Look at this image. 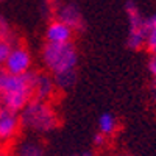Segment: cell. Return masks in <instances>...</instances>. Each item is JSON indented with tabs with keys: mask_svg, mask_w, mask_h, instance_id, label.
Returning a JSON list of instances; mask_svg holds the SVG:
<instances>
[{
	"mask_svg": "<svg viewBox=\"0 0 156 156\" xmlns=\"http://www.w3.org/2000/svg\"><path fill=\"white\" fill-rule=\"evenodd\" d=\"M20 125L31 136H45L56 131L61 125L59 114L51 100L31 98L19 111Z\"/></svg>",
	"mask_w": 156,
	"mask_h": 156,
	"instance_id": "6da1fadb",
	"label": "cell"
},
{
	"mask_svg": "<svg viewBox=\"0 0 156 156\" xmlns=\"http://www.w3.org/2000/svg\"><path fill=\"white\" fill-rule=\"evenodd\" d=\"M33 70L16 75L0 67V105L19 112L33 98Z\"/></svg>",
	"mask_w": 156,
	"mask_h": 156,
	"instance_id": "7a4b0ae2",
	"label": "cell"
},
{
	"mask_svg": "<svg viewBox=\"0 0 156 156\" xmlns=\"http://www.w3.org/2000/svg\"><path fill=\"white\" fill-rule=\"evenodd\" d=\"M41 64L47 73L53 78L78 73L80 53L73 42L66 44H50L45 42L41 48Z\"/></svg>",
	"mask_w": 156,
	"mask_h": 156,
	"instance_id": "3957f363",
	"label": "cell"
},
{
	"mask_svg": "<svg viewBox=\"0 0 156 156\" xmlns=\"http://www.w3.org/2000/svg\"><path fill=\"white\" fill-rule=\"evenodd\" d=\"M125 16L128 19L126 45L131 50H140L145 44V22L147 16L140 11L137 2L128 0L125 3Z\"/></svg>",
	"mask_w": 156,
	"mask_h": 156,
	"instance_id": "277c9868",
	"label": "cell"
},
{
	"mask_svg": "<svg viewBox=\"0 0 156 156\" xmlns=\"http://www.w3.org/2000/svg\"><path fill=\"white\" fill-rule=\"evenodd\" d=\"M50 6L51 12H53V19L61 20L73 31L80 33L86 28V19L83 16V11L73 0H51Z\"/></svg>",
	"mask_w": 156,
	"mask_h": 156,
	"instance_id": "5b68a950",
	"label": "cell"
},
{
	"mask_svg": "<svg viewBox=\"0 0 156 156\" xmlns=\"http://www.w3.org/2000/svg\"><path fill=\"white\" fill-rule=\"evenodd\" d=\"M22 125L17 111L0 105V144L5 148L11 147L20 136Z\"/></svg>",
	"mask_w": 156,
	"mask_h": 156,
	"instance_id": "8992f818",
	"label": "cell"
},
{
	"mask_svg": "<svg viewBox=\"0 0 156 156\" xmlns=\"http://www.w3.org/2000/svg\"><path fill=\"white\" fill-rule=\"evenodd\" d=\"M33 67V55L27 45H23L22 42H16L11 47L9 55L3 64V69L9 73H27Z\"/></svg>",
	"mask_w": 156,
	"mask_h": 156,
	"instance_id": "52a82bcc",
	"label": "cell"
},
{
	"mask_svg": "<svg viewBox=\"0 0 156 156\" xmlns=\"http://www.w3.org/2000/svg\"><path fill=\"white\" fill-rule=\"evenodd\" d=\"M12 156H45V145L39 139V136L28 134L27 137H17V140L11 145Z\"/></svg>",
	"mask_w": 156,
	"mask_h": 156,
	"instance_id": "ba28073f",
	"label": "cell"
},
{
	"mask_svg": "<svg viewBox=\"0 0 156 156\" xmlns=\"http://www.w3.org/2000/svg\"><path fill=\"white\" fill-rule=\"evenodd\" d=\"M58 92L53 76L44 72H34L33 76V98L39 100H51Z\"/></svg>",
	"mask_w": 156,
	"mask_h": 156,
	"instance_id": "9c48e42d",
	"label": "cell"
},
{
	"mask_svg": "<svg viewBox=\"0 0 156 156\" xmlns=\"http://www.w3.org/2000/svg\"><path fill=\"white\" fill-rule=\"evenodd\" d=\"M73 34H75V31L58 19L50 20L45 27V31H44L45 42H50V44L73 42Z\"/></svg>",
	"mask_w": 156,
	"mask_h": 156,
	"instance_id": "30bf717a",
	"label": "cell"
},
{
	"mask_svg": "<svg viewBox=\"0 0 156 156\" xmlns=\"http://www.w3.org/2000/svg\"><path fill=\"white\" fill-rule=\"evenodd\" d=\"M97 131L106 136L108 139H112L117 131H119V119L112 112H101L97 119Z\"/></svg>",
	"mask_w": 156,
	"mask_h": 156,
	"instance_id": "8fae6325",
	"label": "cell"
},
{
	"mask_svg": "<svg viewBox=\"0 0 156 156\" xmlns=\"http://www.w3.org/2000/svg\"><path fill=\"white\" fill-rule=\"evenodd\" d=\"M144 48L150 55L156 53V11L153 14L147 16L145 22V44Z\"/></svg>",
	"mask_w": 156,
	"mask_h": 156,
	"instance_id": "7c38bea8",
	"label": "cell"
},
{
	"mask_svg": "<svg viewBox=\"0 0 156 156\" xmlns=\"http://www.w3.org/2000/svg\"><path fill=\"white\" fill-rule=\"evenodd\" d=\"M0 39H5V41L11 42V44H16L19 42V34L14 30L12 23L5 17V16H0Z\"/></svg>",
	"mask_w": 156,
	"mask_h": 156,
	"instance_id": "4fadbf2b",
	"label": "cell"
},
{
	"mask_svg": "<svg viewBox=\"0 0 156 156\" xmlns=\"http://www.w3.org/2000/svg\"><path fill=\"white\" fill-rule=\"evenodd\" d=\"M12 45L14 44L5 41V39H0V67H3V64H5L8 55H9V50H11Z\"/></svg>",
	"mask_w": 156,
	"mask_h": 156,
	"instance_id": "5bb4252c",
	"label": "cell"
},
{
	"mask_svg": "<svg viewBox=\"0 0 156 156\" xmlns=\"http://www.w3.org/2000/svg\"><path fill=\"white\" fill-rule=\"evenodd\" d=\"M147 69H148V75L151 78V84H153V87H156V53L150 55L148 62H147Z\"/></svg>",
	"mask_w": 156,
	"mask_h": 156,
	"instance_id": "9a60e30c",
	"label": "cell"
},
{
	"mask_svg": "<svg viewBox=\"0 0 156 156\" xmlns=\"http://www.w3.org/2000/svg\"><path fill=\"white\" fill-rule=\"evenodd\" d=\"M108 137L106 136H103L101 133H95L94 134V137H92V144H94V147H98V148H101V147H105L106 144H108Z\"/></svg>",
	"mask_w": 156,
	"mask_h": 156,
	"instance_id": "2e32d148",
	"label": "cell"
},
{
	"mask_svg": "<svg viewBox=\"0 0 156 156\" xmlns=\"http://www.w3.org/2000/svg\"><path fill=\"white\" fill-rule=\"evenodd\" d=\"M6 153V148L2 145V144H0V156H2V154H5Z\"/></svg>",
	"mask_w": 156,
	"mask_h": 156,
	"instance_id": "e0dca14e",
	"label": "cell"
},
{
	"mask_svg": "<svg viewBox=\"0 0 156 156\" xmlns=\"http://www.w3.org/2000/svg\"><path fill=\"white\" fill-rule=\"evenodd\" d=\"M70 156H92L90 153H81V154H70Z\"/></svg>",
	"mask_w": 156,
	"mask_h": 156,
	"instance_id": "ac0fdd59",
	"label": "cell"
},
{
	"mask_svg": "<svg viewBox=\"0 0 156 156\" xmlns=\"http://www.w3.org/2000/svg\"><path fill=\"white\" fill-rule=\"evenodd\" d=\"M115 156H133V154H129V153H117Z\"/></svg>",
	"mask_w": 156,
	"mask_h": 156,
	"instance_id": "d6986e66",
	"label": "cell"
},
{
	"mask_svg": "<svg viewBox=\"0 0 156 156\" xmlns=\"http://www.w3.org/2000/svg\"><path fill=\"white\" fill-rule=\"evenodd\" d=\"M2 156H6V153H5V154H2Z\"/></svg>",
	"mask_w": 156,
	"mask_h": 156,
	"instance_id": "ffe728a7",
	"label": "cell"
},
{
	"mask_svg": "<svg viewBox=\"0 0 156 156\" xmlns=\"http://www.w3.org/2000/svg\"><path fill=\"white\" fill-rule=\"evenodd\" d=\"M0 2H2V0H0Z\"/></svg>",
	"mask_w": 156,
	"mask_h": 156,
	"instance_id": "44dd1931",
	"label": "cell"
}]
</instances>
